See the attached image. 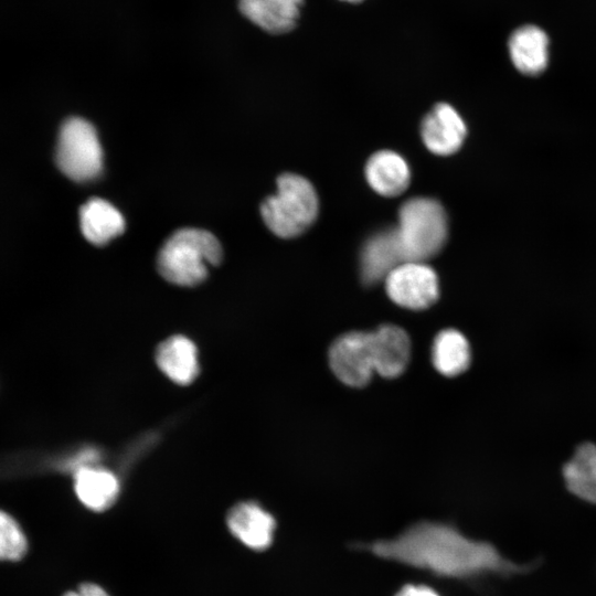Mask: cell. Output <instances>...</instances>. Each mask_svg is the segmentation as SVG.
Here are the masks:
<instances>
[{
  "label": "cell",
  "instance_id": "obj_1",
  "mask_svg": "<svg viewBox=\"0 0 596 596\" xmlns=\"http://www.w3.org/2000/svg\"><path fill=\"white\" fill-rule=\"evenodd\" d=\"M364 549L381 558L453 578L524 568L503 558L490 543L469 539L456 526L434 521L417 522L395 538L365 544Z\"/></svg>",
  "mask_w": 596,
  "mask_h": 596
},
{
  "label": "cell",
  "instance_id": "obj_2",
  "mask_svg": "<svg viewBox=\"0 0 596 596\" xmlns=\"http://www.w3.org/2000/svg\"><path fill=\"white\" fill-rule=\"evenodd\" d=\"M222 255V246L212 233L201 228H180L161 247L157 268L169 283L192 287L206 278L209 266L219 265Z\"/></svg>",
  "mask_w": 596,
  "mask_h": 596
},
{
  "label": "cell",
  "instance_id": "obj_3",
  "mask_svg": "<svg viewBox=\"0 0 596 596\" xmlns=\"http://www.w3.org/2000/svg\"><path fill=\"white\" fill-rule=\"evenodd\" d=\"M318 196L312 184L301 175L284 173L277 179L276 194L260 206L267 227L278 237L302 234L318 215Z\"/></svg>",
  "mask_w": 596,
  "mask_h": 596
},
{
  "label": "cell",
  "instance_id": "obj_4",
  "mask_svg": "<svg viewBox=\"0 0 596 596\" xmlns=\"http://www.w3.org/2000/svg\"><path fill=\"white\" fill-rule=\"evenodd\" d=\"M396 233L404 262H426L447 240V216L441 204L428 198L405 201L398 211Z\"/></svg>",
  "mask_w": 596,
  "mask_h": 596
},
{
  "label": "cell",
  "instance_id": "obj_5",
  "mask_svg": "<svg viewBox=\"0 0 596 596\" xmlns=\"http://www.w3.org/2000/svg\"><path fill=\"white\" fill-rule=\"evenodd\" d=\"M55 159L58 169L74 181L96 179L103 170V149L94 126L78 117L65 120L58 134Z\"/></svg>",
  "mask_w": 596,
  "mask_h": 596
},
{
  "label": "cell",
  "instance_id": "obj_6",
  "mask_svg": "<svg viewBox=\"0 0 596 596\" xmlns=\"http://www.w3.org/2000/svg\"><path fill=\"white\" fill-rule=\"evenodd\" d=\"M384 281L389 297L407 309H426L439 295L438 277L424 262H404L392 269Z\"/></svg>",
  "mask_w": 596,
  "mask_h": 596
},
{
  "label": "cell",
  "instance_id": "obj_7",
  "mask_svg": "<svg viewBox=\"0 0 596 596\" xmlns=\"http://www.w3.org/2000/svg\"><path fill=\"white\" fill-rule=\"evenodd\" d=\"M329 363L334 375L353 387L369 383L374 371L370 332L351 331L330 347Z\"/></svg>",
  "mask_w": 596,
  "mask_h": 596
},
{
  "label": "cell",
  "instance_id": "obj_8",
  "mask_svg": "<svg viewBox=\"0 0 596 596\" xmlns=\"http://www.w3.org/2000/svg\"><path fill=\"white\" fill-rule=\"evenodd\" d=\"M231 534L253 551L267 550L274 539L276 520L255 501H243L233 505L226 514Z\"/></svg>",
  "mask_w": 596,
  "mask_h": 596
},
{
  "label": "cell",
  "instance_id": "obj_9",
  "mask_svg": "<svg viewBox=\"0 0 596 596\" xmlns=\"http://www.w3.org/2000/svg\"><path fill=\"white\" fill-rule=\"evenodd\" d=\"M467 134L466 125L459 114L448 104H437L423 119L422 139L426 148L438 156L455 153L462 145Z\"/></svg>",
  "mask_w": 596,
  "mask_h": 596
},
{
  "label": "cell",
  "instance_id": "obj_10",
  "mask_svg": "<svg viewBox=\"0 0 596 596\" xmlns=\"http://www.w3.org/2000/svg\"><path fill=\"white\" fill-rule=\"evenodd\" d=\"M374 371L384 377H396L406 369L411 356L407 333L394 324H383L370 332Z\"/></svg>",
  "mask_w": 596,
  "mask_h": 596
},
{
  "label": "cell",
  "instance_id": "obj_11",
  "mask_svg": "<svg viewBox=\"0 0 596 596\" xmlns=\"http://www.w3.org/2000/svg\"><path fill=\"white\" fill-rule=\"evenodd\" d=\"M304 0H238V10L248 21L270 34L291 31Z\"/></svg>",
  "mask_w": 596,
  "mask_h": 596
},
{
  "label": "cell",
  "instance_id": "obj_12",
  "mask_svg": "<svg viewBox=\"0 0 596 596\" xmlns=\"http://www.w3.org/2000/svg\"><path fill=\"white\" fill-rule=\"evenodd\" d=\"M404 263L396 228L382 231L368 240L361 254V276L365 284H376Z\"/></svg>",
  "mask_w": 596,
  "mask_h": 596
},
{
  "label": "cell",
  "instance_id": "obj_13",
  "mask_svg": "<svg viewBox=\"0 0 596 596\" xmlns=\"http://www.w3.org/2000/svg\"><path fill=\"white\" fill-rule=\"evenodd\" d=\"M514 67L524 75L541 74L549 63V38L536 25H523L512 32L508 42Z\"/></svg>",
  "mask_w": 596,
  "mask_h": 596
},
{
  "label": "cell",
  "instance_id": "obj_14",
  "mask_svg": "<svg viewBox=\"0 0 596 596\" xmlns=\"http://www.w3.org/2000/svg\"><path fill=\"white\" fill-rule=\"evenodd\" d=\"M74 489L86 508L100 512L116 502L120 483L110 470L88 465L74 471Z\"/></svg>",
  "mask_w": 596,
  "mask_h": 596
},
{
  "label": "cell",
  "instance_id": "obj_15",
  "mask_svg": "<svg viewBox=\"0 0 596 596\" xmlns=\"http://www.w3.org/2000/svg\"><path fill=\"white\" fill-rule=\"evenodd\" d=\"M156 362L164 375L180 385L192 383L199 374L198 349L192 340L181 334L158 345Z\"/></svg>",
  "mask_w": 596,
  "mask_h": 596
},
{
  "label": "cell",
  "instance_id": "obj_16",
  "mask_svg": "<svg viewBox=\"0 0 596 596\" xmlns=\"http://www.w3.org/2000/svg\"><path fill=\"white\" fill-rule=\"evenodd\" d=\"M366 181L383 196H397L408 187L411 171L406 161L396 152L382 150L373 153L365 166Z\"/></svg>",
  "mask_w": 596,
  "mask_h": 596
},
{
  "label": "cell",
  "instance_id": "obj_17",
  "mask_svg": "<svg viewBox=\"0 0 596 596\" xmlns=\"http://www.w3.org/2000/svg\"><path fill=\"white\" fill-rule=\"evenodd\" d=\"M81 230L94 245L103 246L125 230L121 213L108 201L99 198L88 200L79 210Z\"/></svg>",
  "mask_w": 596,
  "mask_h": 596
},
{
  "label": "cell",
  "instance_id": "obj_18",
  "mask_svg": "<svg viewBox=\"0 0 596 596\" xmlns=\"http://www.w3.org/2000/svg\"><path fill=\"white\" fill-rule=\"evenodd\" d=\"M567 489L576 497L596 504V445H578L563 467Z\"/></svg>",
  "mask_w": 596,
  "mask_h": 596
},
{
  "label": "cell",
  "instance_id": "obj_19",
  "mask_svg": "<svg viewBox=\"0 0 596 596\" xmlns=\"http://www.w3.org/2000/svg\"><path fill=\"white\" fill-rule=\"evenodd\" d=\"M470 360V347L461 332L446 329L436 336L432 348V361L439 373L456 376L468 369Z\"/></svg>",
  "mask_w": 596,
  "mask_h": 596
},
{
  "label": "cell",
  "instance_id": "obj_20",
  "mask_svg": "<svg viewBox=\"0 0 596 596\" xmlns=\"http://www.w3.org/2000/svg\"><path fill=\"white\" fill-rule=\"evenodd\" d=\"M28 542L17 521L0 510V560L17 561L26 552Z\"/></svg>",
  "mask_w": 596,
  "mask_h": 596
},
{
  "label": "cell",
  "instance_id": "obj_21",
  "mask_svg": "<svg viewBox=\"0 0 596 596\" xmlns=\"http://www.w3.org/2000/svg\"><path fill=\"white\" fill-rule=\"evenodd\" d=\"M63 596H110L106 589L95 583H83L77 590H71Z\"/></svg>",
  "mask_w": 596,
  "mask_h": 596
},
{
  "label": "cell",
  "instance_id": "obj_22",
  "mask_svg": "<svg viewBox=\"0 0 596 596\" xmlns=\"http://www.w3.org/2000/svg\"><path fill=\"white\" fill-rule=\"evenodd\" d=\"M395 596H439L433 588L424 585H406Z\"/></svg>",
  "mask_w": 596,
  "mask_h": 596
},
{
  "label": "cell",
  "instance_id": "obj_23",
  "mask_svg": "<svg viewBox=\"0 0 596 596\" xmlns=\"http://www.w3.org/2000/svg\"><path fill=\"white\" fill-rule=\"evenodd\" d=\"M341 1L350 2V3H358V2H361L363 0H341Z\"/></svg>",
  "mask_w": 596,
  "mask_h": 596
}]
</instances>
